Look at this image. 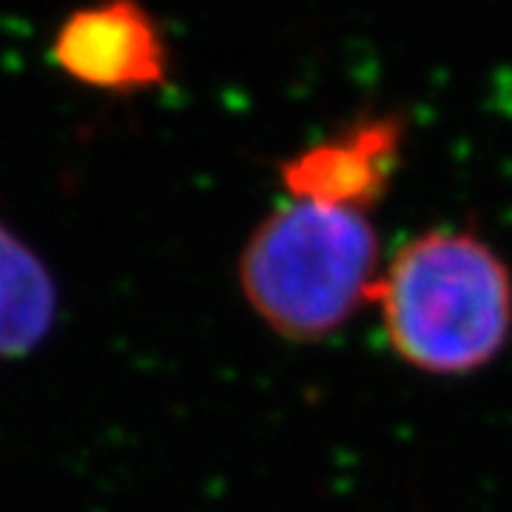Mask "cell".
Instances as JSON below:
<instances>
[{
    "label": "cell",
    "instance_id": "1",
    "mask_svg": "<svg viewBox=\"0 0 512 512\" xmlns=\"http://www.w3.org/2000/svg\"><path fill=\"white\" fill-rule=\"evenodd\" d=\"M373 305L402 365L464 379L510 345L512 268L470 228H430L384 259Z\"/></svg>",
    "mask_w": 512,
    "mask_h": 512
},
{
    "label": "cell",
    "instance_id": "2",
    "mask_svg": "<svg viewBox=\"0 0 512 512\" xmlns=\"http://www.w3.org/2000/svg\"><path fill=\"white\" fill-rule=\"evenodd\" d=\"M384 256L365 211L288 200L256 222L237 262L242 299L279 339L313 345L373 305Z\"/></svg>",
    "mask_w": 512,
    "mask_h": 512
},
{
    "label": "cell",
    "instance_id": "3",
    "mask_svg": "<svg viewBox=\"0 0 512 512\" xmlns=\"http://www.w3.org/2000/svg\"><path fill=\"white\" fill-rule=\"evenodd\" d=\"M52 55L60 72L94 92H148L168 74L163 35L137 0L74 9L57 29Z\"/></svg>",
    "mask_w": 512,
    "mask_h": 512
},
{
    "label": "cell",
    "instance_id": "4",
    "mask_svg": "<svg viewBox=\"0 0 512 512\" xmlns=\"http://www.w3.org/2000/svg\"><path fill=\"white\" fill-rule=\"evenodd\" d=\"M402 146L404 131L396 117L362 120L285 160V197L370 214L399 171Z\"/></svg>",
    "mask_w": 512,
    "mask_h": 512
},
{
    "label": "cell",
    "instance_id": "5",
    "mask_svg": "<svg viewBox=\"0 0 512 512\" xmlns=\"http://www.w3.org/2000/svg\"><path fill=\"white\" fill-rule=\"evenodd\" d=\"M57 288L49 268L0 220V359L26 356L49 336Z\"/></svg>",
    "mask_w": 512,
    "mask_h": 512
}]
</instances>
